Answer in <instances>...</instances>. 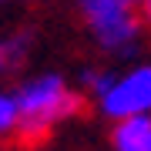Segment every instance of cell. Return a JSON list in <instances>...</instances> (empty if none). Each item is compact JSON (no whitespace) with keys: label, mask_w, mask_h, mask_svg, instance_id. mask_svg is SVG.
Here are the masks:
<instances>
[{"label":"cell","mask_w":151,"mask_h":151,"mask_svg":"<svg viewBox=\"0 0 151 151\" xmlns=\"http://www.w3.org/2000/svg\"><path fill=\"white\" fill-rule=\"evenodd\" d=\"M114 151H151V114L121 118L111 131Z\"/></svg>","instance_id":"277c9868"},{"label":"cell","mask_w":151,"mask_h":151,"mask_svg":"<svg viewBox=\"0 0 151 151\" xmlns=\"http://www.w3.org/2000/svg\"><path fill=\"white\" fill-rule=\"evenodd\" d=\"M81 10L101 47L118 50V54H128L134 47L141 24L131 14V4H124V0H81Z\"/></svg>","instance_id":"7a4b0ae2"},{"label":"cell","mask_w":151,"mask_h":151,"mask_svg":"<svg viewBox=\"0 0 151 151\" xmlns=\"http://www.w3.org/2000/svg\"><path fill=\"white\" fill-rule=\"evenodd\" d=\"M24 57H27V34H17V37H4L0 40V70L20 67Z\"/></svg>","instance_id":"5b68a950"},{"label":"cell","mask_w":151,"mask_h":151,"mask_svg":"<svg viewBox=\"0 0 151 151\" xmlns=\"http://www.w3.org/2000/svg\"><path fill=\"white\" fill-rule=\"evenodd\" d=\"M81 108H84L81 94H74L57 74L34 77L17 94V131L27 145H34V141L47 138V131L57 121L74 118Z\"/></svg>","instance_id":"6da1fadb"},{"label":"cell","mask_w":151,"mask_h":151,"mask_svg":"<svg viewBox=\"0 0 151 151\" xmlns=\"http://www.w3.org/2000/svg\"><path fill=\"white\" fill-rule=\"evenodd\" d=\"M114 84V74H104V70H84V87H91V94H108Z\"/></svg>","instance_id":"8992f818"},{"label":"cell","mask_w":151,"mask_h":151,"mask_svg":"<svg viewBox=\"0 0 151 151\" xmlns=\"http://www.w3.org/2000/svg\"><path fill=\"white\" fill-rule=\"evenodd\" d=\"M141 14H145V20L151 24V0H141Z\"/></svg>","instance_id":"ba28073f"},{"label":"cell","mask_w":151,"mask_h":151,"mask_svg":"<svg viewBox=\"0 0 151 151\" xmlns=\"http://www.w3.org/2000/svg\"><path fill=\"white\" fill-rule=\"evenodd\" d=\"M17 128V97L0 94V131Z\"/></svg>","instance_id":"52a82bcc"},{"label":"cell","mask_w":151,"mask_h":151,"mask_svg":"<svg viewBox=\"0 0 151 151\" xmlns=\"http://www.w3.org/2000/svg\"><path fill=\"white\" fill-rule=\"evenodd\" d=\"M124 4H131V7H134V4H141V0H124Z\"/></svg>","instance_id":"9c48e42d"},{"label":"cell","mask_w":151,"mask_h":151,"mask_svg":"<svg viewBox=\"0 0 151 151\" xmlns=\"http://www.w3.org/2000/svg\"><path fill=\"white\" fill-rule=\"evenodd\" d=\"M101 111L114 121L131 114H151V64H141L131 74L114 77L111 91L101 94Z\"/></svg>","instance_id":"3957f363"}]
</instances>
